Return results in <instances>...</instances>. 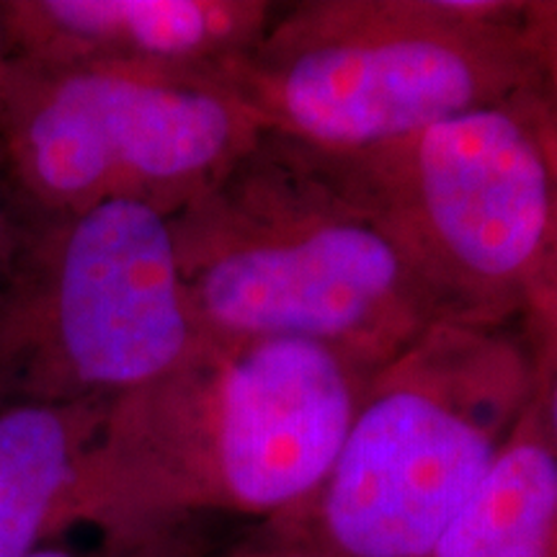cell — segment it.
<instances>
[{
	"mask_svg": "<svg viewBox=\"0 0 557 557\" xmlns=\"http://www.w3.org/2000/svg\"><path fill=\"white\" fill-rule=\"evenodd\" d=\"M261 132L222 75L11 62L0 94V160L34 218L116 201L171 218Z\"/></svg>",
	"mask_w": 557,
	"mask_h": 557,
	"instance_id": "6",
	"label": "cell"
},
{
	"mask_svg": "<svg viewBox=\"0 0 557 557\" xmlns=\"http://www.w3.org/2000/svg\"><path fill=\"white\" fill-rule=\"evenodd\" d=\"M197 557H318V555L308 553V549L282 545V542L263 540V545L259 547L235 549V553H225V555H197Z\"/></svg>",
	"mask_w": 557,
	"mask_h": 557,
	"instance_id": "17",
	"label": "cell"
},
{
	"mask_svg": "<svg viewBox=\"0 0 557 557\" xmlns=\"http://www.w3.org/2000/svg\"><path fill=\"white\" fill-rule=\"evenodd\" d=\"M191 532L194 529H189V532L158 534V537L132 542L111 540L109 557H197V553H194Z\"/></svg>",
	"mask_w": 557,
	"mask_h": 557,
	"instance_id": "14",
	"label": "cell"
},
{
	"mask_svg": "<svg viewBox=\"0 0 557 557\" xmlns=\"http://www.w3.org/2000/svg\"><path fill=\"white\" fill-rule=\"evenodd\" d=\"M534 382L506 329L434 323L369 377L325 478L267 540L318 557H434Z\"/></svg>",
	"mask_w": 557,
	"mask_h": 557,
	"instance_id": "4",
	"label": "cell"
},
{
	"mask_svg": "<svg viewBox=\"0 0 557 557\" xmlns=\"http://www.w3.org/2000/svg\"><path fill=\"white\" fill-rule=\"evenodd\" d=\"M521 29L537 65L542 90L557 111V0L524 3Z\"/></svg>",
	"mask_w": 557,
	"mask_h": 557,
	"instance_id": "12",
	"label": "cell"
},
{
	"mask_svg": "<svg viewBox=\"0 0 557 557\" xmlns=\"http://www.w3.org/2000/svg\"><path fill=\"white\" fill-rule=\"evenodd\" d=\"M194 344L169 218L150 207L34 218L0 274V408L111 403Z\"/></svg>",
	"mask_w": 557,
	"mask_h": 557,
	"instance_id": "7",
	"label": "cell"
},
{
	"mask_svg": "<svg viewBox=\"0 0 557 557\" xmlns=\"http://www.w3.org/2000/svg\"><path fill=\"white\" fill-rule=\"evenodd\" d=\"M508 0H299L222 81L267 132L315 150L387 143L542 90Z\"/></svg>",
	"mask_w": 557,
	"mask_h": 557,
	"instance_id": "3",
	"label": "cell"
},
{
	"mask_svg": "<svg viewBox=\"0 0 557 557\" xmlns=\"http://www.w3.org/2000/svg\"><path fill=\"white\" fill-rule=\"evenodd\" d=\"M9 67H11V58H9V47H5V37H3V18H0V94H3L5 78H9Z\"/></svg>",
	"mask_w": 557,
	"mask_h": 557,
	"instance_id": "18",
	"label": "cell"
},
{
	"mask_svg": "<svg viewBox=\"0 0 557 557\" xmlns=\"http://www.w3.org/2000/svg\"><path fill=\"white\" fill-rule=\"evenodd\" d=\"M109 555H111V540L99 537L94 547H75L67 534V537L47 542V545L32 549V553L21 557H109Z\"/></svg>",
	"mask_w": 557,
	"mask_h": 557,
	"instance_id": "16",
	"label": "cell"
},
{
	"mask_svg": "<svg viewBox=\"0 0 557 557\" xmlns=\"http://www.w3.org/2000/svg\"><path fill=\"white\" fill-rule=\"evenodd\" d=\"M109 403L0 408V557L78 532V493Z\"/></svg>",
	"mask_w": 557,
	"mask_h": 557,
	"instance_id": "9",
	"label": "cell"
},
{
	"mask_svg": "<svg viewBox=\"0 0 557 557\" xmlns=\"http://www.w3.org/2000/svg\"><path fill=\"white\" fill-rule=\"evenodd\" d=\"M542 94L361 150H320L442 323L504 329L524 312L553 209Z\"/></svg>",
	"mask_w": 557,
	"mask_h": 557,
	"instance_id": "5",
	"label": "cell"
},
{
	"mask_svg": "<svg viewBox=\"0 0 557 557\" xmlns=\"http://www.w3.org/2000/svg\"><path fill=\"white\" fill-rule=\"evenodd\" d=\"M434 557H557V447L534 395Z\"/></svg>",
	"mask_w": 557,
	"mask_h": 557,
	"instance_id": "10",
	"label": "cell"
},
{
	"mask_svg": "<svg viewBox=\"0 0 557 557\" xmlns=\"http://www.w3.org/2000/svg\"><path fill=\"white\" fill-rule=\"evenodd\" d=\"M534 372H537L534 403H537L542 423L557 447V357H534Z\"/></svg>",
	"mask_w": 557,
	"mask_h": 557,
	"instance_id": "15",
	"label": "cell"
},
{
	"mask_svg": "<svg viewBox=\"0 0 557 557\" xmlns=\"http://www.w3.org/2000/svg\"><path fill=\"white\" fill-rule=\"evenodd\" d=\"M369 377L310 341L197 338L176 367L109 403L78 529L132 542L209 517H287L329 472Z\"/></svg>",
	"mask_w": 557,
	"mask_h": 557,
	"instance_id": "1",
	"label": "cell"
},
{
	"mask_svg": "<svg viewBox=\"0 0 557 557\" xmlns=\"http://www.w3.org/2000/svg\"><path fill=\"white\" fill-rule=\"evenodd\" d=\"M269 0H0L11 62L222 75L263 37Z\"/></svg>",
	"mask_w": 557,
	"mask_h": 557,
	"instance_id": "8",
	"label": "cell"
},
{
	"mask_svg": "<svg viewBox=\"0 0 557 557\" xmlns=\"http://www.w3.org/2000/svg\"><path fill=\"white\" fill-rule=\"evenodd\" d=\"M169 230L197 338L310 341L374 374L442 323L320 150L274 132Z\"/></svg>",
	"mask_w": 557,
	"mask_h": 557,
	"instance_id": "2",
	"label": "cell"
},
{
	"mask_svg": "<svg viewBox=\"0 0 557 557\" xmlns=\"http://www.w3.org/2000/svg\"><path fill=\"white\" fill-rule=\"evenodd\" d=\"M32 220L34 214L21 205L18 194L13 191L9 181V173L3 169V160H0V274L9 269L13 256L24 243Z\"/></svg>",
	"mask_w": 557,
	"mask_h": 557,
	"instance_id": "13",
	"label": "cell"
},
{
	"mask_svg": "<svg viewBox=\"0 0 557 557\" xmlns=\"http://www.w3.org/2000/svg\"><path fill=\"white\" fill-rule=\"evenodd\" d=\"M537 135L553 176V209L521 318L527 320L534 357H557V111L545 94L537 103Z\"/></svg>",
	"mask_w": 557,
	"mask_h": 557,
	"instance_id": "11",
	"label": "cell"
}]
</instances>
